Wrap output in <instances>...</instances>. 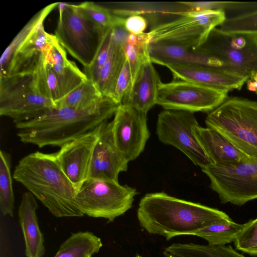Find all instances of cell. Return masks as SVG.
<instances>
[{
  "label": "cell",
  "instance_id": "cell-16",
  "mask_svg": "<svg viewBox=\"0 0 257 257\" xmlns=\"http://www.w3.org/2000/svg\"><path fill=\"white\" fill-rule=\"evenodd\" d=\"M149 50L152 62L164 66L170 64L199 66L242 75L222 60L198 49L169 43H155L150 44Z\"/></svg>",
  "mask_w": 257,
  "mask_h": 257
},
{
  "label": "cell",
  "instance_id": "cell-7",
  "mask_svg": "<svg viewBox=\"0 0 257 257\" xmlns=\"http://www.w3.org/2000/svg\"><path fill=\"white\" fill-rule=\"evenodd\" d=\"M138 193L117 181L89 178L77 191L76 201L84 215L112 222L132 208Z\"/></svg>",
  "mask_w": 257,
  "mask_h": 257
},
{
  "label": "cell",
  "instance_id": "cell-22",
  "mask_svg": "<svg viewBox=\"0 0 257 257\" xmlns=\"http://www.w3.org/2000/svg\"><path fill=\"white\" fill-rule=\"evenodd\" d=\"M45 63L57 75L61 99L88 79L74 62L68 59L66 50L54 34Z\"/></svg>",
  "mask_w": 257,
  "mask_h": 257
},
{
  "label": "cell",
  "instance_id": "cell-25",
  "mask_svg": "<svg viewBox=\"0 0 257 257\" xmlns=\"http://www.w3.org/2000/svg\"><path fill=\"white\" fill-rule=\"evenodd\" d=\"M102 246L101 239L92 232H78L62 243L54 257H91Z\"/></svg>",
  "mask_w": 257,
  "mask_h": 257
},
{
  "label": "cell",
  "instance_id": "cell-12",
  "mask_svg": "<svg viewBox=\"0 0 257 257\" xmlns=\"http://www.w3.org/2000/svg\"><path fill=\"white\" fill-rule=\"evenodd\" d=\"M227 94L194 82L174 79L159 84L156 104L165 109L209 113L228 97Z\"/></svg>",
  "mask_w": 257,
  "mask_h": 257
},
{
  "label": "cell",
  "instance_id": "cell-9",
  "mask_svg": "<svg viewBox=\"0 0 257 257\" xmlns=\"http://www.w3.org/2000/svg\"><path fill=\"white\" fill-rule=\"evenodd\" d=\"M38 93L32 75L0 77V115L16 123L35 118L55 107Z\"/></svg>",
  "mask_w": 257,
  "mask_h": 257
},
{
  "label": "cell",
  "instance_id": "cell-20",
  "mask_svg": "<svg viewBox=\"0 0 257 257\" xmlns=\"http://www.w3.org/2000/svg\"><path fill=\"white\" fill-rule=\"evenodd\" d=\"M192 131L212 164L215 166L232 165L250 158L214 129L197 124L192 127Z\"/></svg>",
  "mask_w": 257,
  "mask_h": 257
},
{
  "label": "cell",
  "instance_id": "cell-1",
  "mask_svg": "<svg viewBox=\"0 0 257 257\" xmlns=\"http://www.w3.org/2000/svg\"><path fill=\"white\" fill-rule=\"evenodd\" d=\"M119 105L103 96L83 109L55 107L35 118L16 123L17 135L24 143L39 148L61 147L107 121Z\"/></svg>",
  "mask_w": 257,
  "mask_h": 257
},
{
  "label": "cell",
  "instance_id": "cell-2",
  "mask_svg": "<svg viewBox=\"0 0 257 257\" xmlns=\"http://www.w3.org/2000/svg\"><path fill=\"white\" fill-rule=\"evenodd\" d=\"M137 218L148 233L163 236L167 240L182 235H194L213 223L231 219L217 209L163 192L146 194L139 204Z\"/></svg>",
  "mask_w": 257,
  "mask_h": 257
},
{
  "label": "cell",
  "instance_id": "cell-35",
  "mask_svg": "<svg viewBox=\"0 0 257 257\" xmlns=\"http://www.w3.org/2000/svg\"><path fill=\"white\" fill-rule=\"evenodd\" d=\"M133 84L132 72L126 58L123 67L116 82L111 98L121 104L123 97L130 90Z\"/></svg>",
  "mask_w": 257,
  "mask_h": 257
},
{
  "label": "cell",
  "instance_id": "cell-34",
  "mask_svg": "<svg viewBox=\"0 0 257 257\" xmlns=\"http://www.w3.org/2000/svg\"><path fill=\"white\" fill-rule=\"evenodd\" d=\"M111 39V29L106 35L99 51L92 63L84 67V73L87 78L96 84L101 71L107 59Z\"/></svg>",
  "mask_w": 257,
  "mask_h": 257
},
{
  "label": "cell",
  "instance_id": "cell-11",
  "mask_svg": "<svg viewBox=\"0 0 257 257\" xmlns=\"http://www.w3.org/2000/svg\"><path fill=\"white\" fill-rule=\"evenodd\" d=\"M197 124L194 112L165 109L158 115L156 133L160 142L176 148L202 169L212 163L193 133Z\"/></svg>",
  "mask_w": 257,
  "mask_h": 257
},
{
  "label": "cell",
  "instance_id": "cell-4",
  "mask_svg": "<svg viewBox=\"0 0 257 257\" xmlns=\"http://www.w3.org/2000/svg\"><path fill=\"white\" fill-rule=\"evenodd\" d=\"M205 121L242 153L257 159V101L228 97L208 113Z\"/></svg>",
  "mask_w": 257,
  "mask_h": 257
},
{
  "label": "cell",
  "instance_id": "cell-33",
  "mask_svg": "<svg viewBox=\"0 0 257 257\" xmlns=\"http://www.w3.org/2000/svg\"><path fill=\"white\" fill-rule=\"evenodd\" d=\"M233 242L236 249L257 256V218L246 223Z\"/></svg>",
  "mask_w": 257,
  "mask_h": 257
},
{
  "label": "cell",
  "instance_id": "cell-8",
  "mask_svg": "<svg viewBox=\"0 0 257 257\" xmlns=\"http://www.w3.org/2000/svg\"><path fill=\"white\" fill-rule=\"evenodd\" d=\"M201 170L221 203L241 206L257 199V159L250 158L226 166L211 164Z\"/></svg>",
  "mask_w": 257,
  "mask_h": 257
},
{
  "label": "cell",
  "instance_id": "cell-32",
  "mask_svg": "<svg viewBox=\"0 0 257 257\" xmlns=\"http://www.w3.org/2000/svg\"><path fill=\"white\" fill-rule=\"evenodd\" d=\"M75 5L84 15L105 29H112L124 23V17L115 15L108 8L94 2H85Z\"/></svg>",
  "mask_w": 257,
  "mask_h": 257
},
{
  "label": "cell",
  "instance_id": "cell-5",
  "mask_svg": "<svg viewBox=\"0 0 257 257\" xmlns=\"http://www.w3.org/2000/svg\"><path fill=\"white\" fill-rule=\"evenodd\" d=\"M55 36L69 54L84 67L95 59L111 29H105L84 15L74 4L59 3Z\"/></svg>",
  "mask_w": 257,
  "mask_h": 257
},
{
  "label": "cell",
  "instance_id": "cell-39",
  "mask_svg": "<svg viewBox=\"0 0 257 257\" xmlns=\"http://www.w3.org/2000/svg\"><path fill=\"white\" fill-rule=\"evenodd\" d=\"M135 257H143L142 256L140 255L139 254H137L135 256Z\"/></svg>",
  "mask_w": 257,
  "mask_h": 257
},
{
  "label": "cell",
  "instance_id": "cell-6",
  "mask_svg": "<svg viewBox=\"0 0 257 257\" xmlns=\"http://www.w3.org/2000/svg\"><path fill=\"white\" fill-rule=\"evenodd\" d=\"M174 20L155 26L147 33L150 44L165 43L196 49L225 20L223 10L185 11Z\"/></svg>",
  "mask_w": 257,
  "mask_h": 257
},
{
  "label": "cell",
  "instance_id": "cell-3",
  "mask_svg": "<svg viewBox=\"0 0 257 257\" xmlns=\"http://www.w3.org/2000/svg\"><path fill=\"white\" fill-rule=\"evenodd\" d=\"M13 177L54 216L84 215L76 201L77 191L62 170L55 153L27 155L16 166Z\"/></svg>",
  "mask_w": 257,
  "mask_h": 257
},
{
  "label": "cell",
  "instance_id": "cell-13",
  "mask_svg": "<svg viewBox=\"0 0 257 257\" xmlns=\"http://www.w3.org/2000/svg\"><path fill=\"white\" fill-rule=\"evenodd\" d=\"M147 114L120 104L111 121L115 145L128 162L139 156L150 137Z\"/></svg>",
  "mask_w": 257,
  "mask_h": 257
},
{
  "label": "cell",
  "instance_id": "cell-37",
  "mask_svg": "<svg viewBox=\"0 0 257 257\" xmlns=\"http://www.w3.org/2000/svg\"><path fill=\"white\" fill-rule=\"evenodd\" d=\"M148 25L147 19L141 15H132L125 18L124 27L130 34L136 35L144 33Z\"/></svg>",
  "mask_w": 257,
  "mask_h": 257
},
{
  "label": "cell",
  "instance_id": "cell-27",
  "mask_svg": "<svg viewBox=\"0 0 257 257\" xmlns=\"http://www.w3.org/2000/svg\"><path fill=\"white\" fill-rule=\"evenodd\" d=\"M165 252L177 257H245L230 245H213L189 243H173Z\"/></svg>",
  "mask_w": 257,
  "mask_h": 257
},
{
  "label": "cell",
  "instance_id": "cell-21",
  "mask_svg": "<svg viewBox=\"0 0 257 257\" xmlns=\"http://www.w3.org/2000/svg\"><path fill=\"white\" fill-rule=\"evenodd\" d=\"M38 207L35 197L29 191L25 192L19 206L18 215L27 257H42L45 252L44 239L36 215Z\"/></svg>",
  "mask_w": 257,
  "mask_h": 257
},
{
  "label": "cell",
  "instance_id": "cell-17",
  "mask_svg": "<svg viewBox=\"0 0 257 257\" xmlns=\"http://www.w3.org/2000/svg\"><path fill=\"white\" fill-rule=\"evenodd\" d=\"M128 162L115 145L111 121L104 122L93 151L88 179L118 182L119 173L127 170Z\"/></svg>",
  "mask_w": 257,
  "mask_h": 257
},
{
  "label": "cell",
  "instance_id": "cell-36",
  "mask_svg": "<svg viewBox=\"0 0 257 257\" xmlns=\"http://www.w3.org/2000/svg\"><path fill=\"white\" fill-rule=\"evenodd\" d=\"M230 2H182L189 11H225Z\"/></svg>",
  "mask_w": 257,
  "mask_h": 257
},
{
  "label": "cell",
  "instance_id": "cell-14",
  "mask_svg": "<svg viewBox=\"0 0 257 257\" xmlns=\"http://www.w3.org/2000/svg\"><path fill=\"white\" fill-rule=\"evenodd\" d=\"M103 124L62 146L55 153L62 170L77 191L88 178L93 151Z\"/></svg>",
  "mask_w": 257,
  "mask_h": 257
},
{
  "label": "cell",
  "instance_id": "cell-38",
  "mask_svg": "<svg viewBox=\"0 0 257 257\" xmlns=\"http://www.w3.org/2000/svg\"><path fill=\"white\" fill-rule=\"evenodd\" d=\"M163 254L165 257H177L165 251L163 252Z\"/></svg>",
  "mask_w": 257,
  "mask_h": 257
},
{
  "label": "cell",
  "instance_id": "cell-15",
  "mask_svg": "<svg viewBox=\"0 0 257 257\" xmlns=\"http://www.w3.org/2000/svg\"><path fill=\"white\" fill-rule=\"evenodd\" d=\"M53 37L41 24L18 48L5 77L33 75L45 63Z\"/></svg>",
  "mask_w": 257,
  "mask_h": 257
},
{
  "label": "cell",
  "instance_id": "cell-31",
  "mask_svg": "<svg viewBox=\"0 0 257 257\" xmlns=\"http://www.w3.org/2000/svg\"><path fill=\"white\" fill-rule=\"evenodd\" d=\"M32 77L35 88L40 95L55 104L61 99L57 75L47 64L42 65Z\"/></svg>",
  "mask_w": 257,
  "mask_h": 257
},
{
  "label": "cell",
  "instance_id": "cell-28",
  "mask_svg": "<svg viewBox=\"0 0 257 257\" xmlns=\"http://www.w3.org/2000/svg\"><path fill=\"white\" fill-rule=\"evenodd\" d=\"M244 225L230 219L213 223L197 231L194 235L204 239L210 245H224L234 241Z\"/></svg>",
  "mask_w": 257,
  "mask_h": 257
},
{
  "label": "cell",
  "instance_id": "cell-26",
  "mask_svg": "<svg viewBox=\"0 0 257 257\" xmlns=\"http://www.w3.org/2000/svg\"><path fill=\"white\" fill-rule=\"evenodd\" d=\"M59 3L51 4L37 12L13 39L1 56L0 77H5L7 75L11 60L18 48L37 27L44 23L47 17L58 7Z\"/></svg>",
  "mask_w": 257,
  "mask_h": 257
},
{
  "label": "cell",
  "instance_id": "cell-10",
  "mask_svg": "<svg viewBox=\"0 0 257 257\" xmlns=\"http://www.w3.org/2000/svg\"><path fill=\"white\" fill-rule=\"evenodd\" d=\"M227 63L248 78L257 73V35L213 29L197 49Z\"/></svg>",
  "mask_w": 257,
  "mask_h": 257
},
{
  "label": "cell",
  "instance_id": "cell-19",
  "mask_svg": "<svg viewBox=\"0 0 257 257\" xmlns=\"http://www.w3.org/2000/svg\"><path fill=\"white\" fill-rule=\"evenodd\" d=\"M161 82L150 57L140 66L132 86L121 104L147 113L156 104L157 89Z\"/></svg>",
  "mask_w": 257,
  "mask_h": 257
},
{
  "label": "cell",
  "instance_id": "cell-18",
  "mask_svg": "<svg viewBox=\"0 0 257 257\" xmlns=\"http://www.w3.org/2000/svg\"><path fill=\"white\" fill-rule=\"evenodd\" d=\"M174 79L185 80L226 92L240 90L248 77L228 71L209 67L170 64L165 66Z\"/></svg>",
  "mask_w": 257,
  "mask_h": 257
},
{
  "label": "cell",
  "instance_id": "cell-23",
  "mask_svg": "<svg viewBox=\"0 0 257 257\" xmlns=\"http://www.w3.org/2000/svg\"><path fill=\"white\" fill-rule=\"evenodd\" d=\"M224 12L225 20L218 27L222 31L257 35V2H230Z\"/></svg>",
  "mask_w": 257,
  "mask_h": 257
},
{
  "label": "cell",
  "instance_id": "cell-40",
  "mask_svg": "<svg viewBox=\"0 0 257 257\" xmlns=\"http://www.w3.org/2000/svg\"><path fill=\"white\" fill-rule=\"evenodd\" d=\"M255 92L257 94V90L255 91Z\"/></svg>",
  "mask_w": 257,
  "mask_h": 257
},
{
  "label": "cell",
  "instance_id": "cell-30",
  "mask_svg": "<svg viewBox=\"0 0 257 257\" xmlns=\"http://www.w3.org/2000/svg\"><path fill=\"white\" fill-rule=\"evenodd\" d=\"M11 157L6 152L0 153V207L2 214L13 217L15 204L12 176L11 172Z\"/></svg>",
  "mask_w": 257,
  "mask_h": 257
},
{
  "label": "cell",
  "instance_id": "cell-24",
  "mask_svg": "<svg viewBox=\"0 0 257 257\" xmlns=\"http://www.w3.org/2000/svg\"><path fill=\"white\" fill-rule=\"evenodd\" d=\"M125 43L114 38L111 30L108 56L96 84L102 96L111 98L116 82L126 60L124 52Z\"/></svg>",
  "mask_w": 257,
  "mask_h": 257
},
{
  "label": "cell",
  "instance_id": "cell-29",
  "mask_svg": "<svg viewBox=\"0 0 257 257\" xmlns=\"http://www.w3.org/2000/svg\"><path fill=\"white\" fill-rule=\"evenodd\" d=\"M103 96L96 84L88 78L55 103L56 107L75 109L88 108L98 102Z\"/></svg>",
  "mask_w": 257,
  "mask_h": 257
}]
</instances>
